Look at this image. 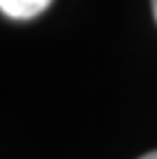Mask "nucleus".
<instances>
[{
  "label": "nucleus",
  "instance_id": "3",
  "mask_svg": "<svg viewBox=\"0 0 157 159\" xmlns=\"http://www.w3.org/2000/svg\"><path fill=\"white\" fill-rule=\"evenodd\" d=\"M152 12H155V20H157V0H152Z\"/></svg>",
  "mask_w": 157,
  "mask_h": 159
},
{
  "label": "nucleus",
  "instance_id": "2",
  "mask_svg": "<svg viewBox=\"0 0 157 159\" xmlns=\"http://www.w3.org/2000/svg\"><path fill=\"white\" fill-rule=\"evenodd\" d=\"M140 159H157V152H150V154H145V157H140Z\"/></svg>",
  "mask_w": 157,
  "mask_h": 159
},
{
  "label": "nucleus",
  "instance_id": "1",
  "mask_svg": "<svg viewBox=\"0 0 157 159\" xmlns=\"http://www.w3.org/2000/svg\"><path fill=\"white\" fill-rule=\"evenodd\" d=\"M52 0H0V12L12 20H30L47 10Z\"/></svg>",
  "mask_w": 157,
  "mask_h": 159
}]
</instances>
